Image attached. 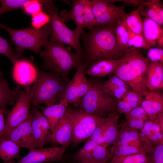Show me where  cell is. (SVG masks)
I'll use <instances>...</instances> for the list:
<instances>
[{
    "label": "cell",
    "mask_w": 163,
    "mask_h": 163,
    "mask_svg": "<svg viewBox=\"0 0 163 163\" xmlns=\"http://www.w3.org/2000/svg\"><path fill=\"white\" fill-rule=\"evenodd\" d=\"M88 29L87 32L83 31L81 35L84 48L82 64L85 70L97 60L121 58L113 27H93Z\"/></svg>",
    "instance_id": "6da1fadb"
},
{
    "label": "cell",
    "mask_w": 163,
    "mask_h": 163,
    "mask_svg": "<svg viewBox=\"0 0 163 163\" xmlns=\"http://www.w3.org/2000/svg\"><path fill=\"white\" fill-rule=\"evenodd\" d=\"M149 62L139 49H128L121 58L113 74L142 97L149 90L146 73Z\"/></svg>",
    "instance_id": "7a4b0ae2"
},
{
    "label": "cell",
    "mask_w": 163,
    "mask_h": 163,
    "mask_svg": "<svg viewBox=\"0 0 163 163\" xmlns=\"http://www.w3.org/2000/svg\"><path fill=\"white\" fill-rule=\"evenodd\" d=\"M43 46L39 54L43 61V69L68 82L70 72L82 63V59L61 43L48 40Z\"/></svg>",
    "instance_id": "3957f363"
},
{
    "label": "cell",
    "mask_w": 163,
    "mask_h": 163,
    "mask_svg": "<svg viewBox=\"0 0 163 163\" xmlns=\"http://www.w3.org/2000/svg\"><path fill=\"white\" fill-rule=\"evenodd\" d=\"M67 82L52 73L38 71L34 84L30 88V103L37 107L43 104L50 107L59 103L63 97Z\"/></svg>",
    "instance_id": "277c9868"
},
{
    "label": "cell",
    "mask_w": 163,
    "mask_h": 163,
    "mask_svg": "<svg viewBox=\"0 0 163 163\" xmlns=\"http://www.w3.org/2000/svg\"><path fill=\"white\" fill-rule=\"evenodd\" d=\"M43 10L49 15L50 21V41L68 45L75 50L82 59L83 51L80 41L81 34L69 29L61 19L59 10L52 1L42 0Z\"/></svg>",
    "instance_id": "5b68a950"
},
{
    "label": "cell",
    "mask_w": 163,
    "mask_h": 163,
    "mask_svg": "<svg viewBox=\"0 0 163 163\" xmlns=\"http://www.w3.org/2000/svg\"><path fill=\"white\" fill-rule=\"evenodd\" d=\"M0 28L9 34L15 46V54L19 58L25 49L39 53L41 47L48 40L50 35L49 24L40 29L31 26L22 29L15 30L5 26L0 22Z\"/></svg>",
    "instance_id": "8992f818"
},
{
    "label": "cell",
    "mask_w": 163,
    "mask_h": 163,
    "mask_svg": "<svg viewBox=\"0 0 163 163\" xmlns=\"http://www.w3.org/2000/svg\"><path fill=\"white\" fill-rule=\"evenodd\" d=\"M89 81L91 88L81 100L77 108L101 117L106 113L116 111L117 99L104 91L102 82L93 79Z\"/></svg>",
    "instance_id": "52a82bcc"
},
{
    "label": "cell",
    "mask_w": 163,
    "mask_h": 163,
    "mask_svg": "<svg viewBox=\"0 0 163 163\" xmlns=\"http://www.w3.org/2000/svg\"><path fill=\"white\" fill-rule=\"evenodd\" d=\"M68 108L73 127L71 144L75 147L90 137L101 117L87 113L78 108L74 109L69 106Z\"/></svg>",
    "instance_id": "ba28073f"
},
{
    "label": "cell",
    "mask_w": 163,
    "mask_h": 163,
    "mask_svg": "<svg viewBox=\"0 0 163 163\" xmlns=\"http://www.w3.org/2000/svg\"><path fill=\"white\" fill-rule=\"evenodd\" d=\"M76 69L72 78L67 83L63 97L60 102L67 105L70 104L77 107L82 99L91 88V84L85 77V68L82 63Z\"/></svg>",
    "instance_id": "9c48e42d"
},
{
    "label": "cell",
    "mask_w": 163,
    "mask_h": 163,
    "mask_svg": "<svg viewBox=\"0 0 163 163\" xmlns=\"http://www.w3.org/2000/svg\"><path fill=\"white\" fill-rule=\"evenodd\" d=\"M30 88V87H27L22 90L19 98L8 113L5 129L0 138L4 137L24 121L29 116L30 103L29 98Z\"/></svg>",
    "instance_id": "30bf717a"
},
{
    "label": "cell",
    "mask_w": 163,
    "mask_h": 163,
    "mask_svg": "<svg viewBox=\"0 0 163 163\" xmlns=\"http://www.w3.org/2000/svg\"><path fill=\"white\" fill-rule=\"evenodd\" d=\"M34 137V149L43 148L47 144L52 142L53 136L47 119L38 108L34 107L30 113Z\"/></svg>",
    "instance_id": "8fae6325"
},
{
    "label": "cell",
    "mask_w": 163,
    "mask_h": 163,
    "mask_svg": "<svg viewBox=\"0 0 163 163\" xmlns=\"http://www.w3.org/2000/svg\"><path fill=\"white\" fill-rule=\"evenodd\" d=\"M66 149L63 147L30 149L28 153L15 162L11 160L7 163H50L62 160Z\"/></svg>",
    "instance_id": "7c38bea8"
},
{
    "label": "cell",
    "mask_w": 163,
    "mask_h": 163,
    "mask_svg": "<svg viewBox=\"0 0 163 163\" xmlns=\"http://www.w3.org/2000/svg\"><path fill=\"white\" fill-rule=\"evenodd\" d=\"M0 138L10 140L21 148L33 149L34 140L30 113L24 121Z\"/></svg>",
    "instance_id": "4fadbf2b"
},
{
    "label": "cell",
    "mask_w": 163,
    "mask_h": 163,
    "mask_svg": "<svg viewBox=\"0 0 163 163\" xmlns=\"http://www.w3.org/2000/svg\"><path fill=\"white\" fill-rule=\"evenodd\" d=\"M125 7V5L118 6L108 2L100 16L95 19L94 27H113L118 21L123 20L126 15Z\"/></svg>",
    "instance_id": "5bb4252c"
},
{
    "label": "cell",
    "mask_w": 163,
    "mask_h": 163,
    "mask_svg": "<svg viewBox=\"0 0 163 163\" xmlns=\"http://www.w3.org/2000/svg\"><path fill=\"white\" fill-rule=\"evenodd\" d=\"M13 65V77L17 83L27 85L35 81L38 71L31 62L19 59Z\"/></svg>",
    "instance_id": "9a60e30c"
},
{
    "label": "cell",
    "mask_w": 163,
    "mask_h": 163,
    "mask_svg": "<svg viewBox=\"0 0 163 163\" xmlns=\"http://www.w3.org/2000/svg\"><path fill=\"white\" fill-rule=\"evenodd\" d=\"M73 133L72 122L68 107L65 114L59 123L53 136L52 142L58 143L66 149L72 142Z\"/></svg>",
    "instance_id": "2e32d148"
},
{
    "label": "cell",
    "mask_w": 163,
    "mask_h": 163,
    "mask_svg": "<svg viewBox=\"0 0 163 163\" xmlns=\"http://www.w3.org/2000/svg\"><path fill=\"white\" fill-rule=\"evenodd\" d=\"M141 107L146 112L149 120H153L156 115L163 112V97L155 91L148 90L144 95Z\"/></svg>",
    "instance_id": "e0dca14e"
},
{
    "label": "cell",
    "mask_w": 163,
    "mask_h": 163,
    "mask_svg": "<svg viewBox=\"0 0 163 163\" xmlns=\"http://www.w3.org/2000/svg\"><path fill=\"white\" fill-rule=\"evenodd\" d=\"M86 1H73L71 9L69 11L66 10L62 11L59 15L61 19L64 22L70 20L73 21L76 26L75 30L81 34L83 29L85 28L83 9Z\"/></svg>",
    "instance_id": "ac0fdd59"
},
{
    "label": "cell",
    "mask_w": 163,
    "mask_h": 163,
    "mask_svg": "<svg viewBox=\"0 0 163 163\" xmlns=\"http://www.w3.org/2000/svg\"><path fill=\"white\" fill-rule=\"evenodd\" d=\"M140 140L143 142L155 145L163 143V134L156 118L144 122L140 129Z\"/></svg>",
    "instance_id": "d6986e66"
},
{
    "label": "cell",
    "mask_w": 163,
    "mask_h": 163,
    "mask_svg": "<svg viewBox=\"0 0 163 163\" xmlns=\"http://www.w3.org/2000/svg\"><path fill=\"white\" fill-rule=\"evenodd\" d=\"M68 106L59 102L50 107H37L41 110L47 119L53 137L60 120L65 114Z\"/></svg>",
    "instance_id": "ffe728a7"
},
{
    "label": "cell",
    "mask_w": 163,
    "mask_h": 163,
    "mask_svg": "<svg viewBox=\"0 0 163 163\" xmlns=\"http://www.w3.org/2000/svg\"><path fill=\"white\" fill-rule=\"evenodd\" d=\"M147 88L155 91L163 88V63L149 61L146 73Z\"/></svg>",
    "instance_id": "44dd1931"
},
{
    "label": "cell",
    "mask_w": 163,
    "mask_h": 163,
    "mask_svg": "<svg viewBox=\"0 0 163 163\" xmlns=\"http://www.w3.org/2000/svg\"><path fill=\"white\" fill-rule=\"evenodd\" d=\"M142 34L146 45L149 48L156 47L158 40L163 37L162 27L148 18L142 19Z\"/></svg>",
    "instance_id": "7402d4cb"
},
{
    "label": "cell",
    "mask_w": 163,
    "mask_h": 163,
    "mask_svg": "<svg viewBox=\"0 0 163 163\" xmlns=\"http://www.w3.org/2000/svg\"><path fill=\"white\" fill-rule=\"evenodd\" d=\"M101 86L104 92L118 101L123 100L131 90L125 82L115 75L110 76L107 81L102 82Z\"/></svg>",
    "instance_id": "603a6c76"
},
{
    "label": "cell",
    "mask_w": 163,
    "mask_h": 163,
    "mask_svg": "<svg viewBox=\"0 0 163 163\" xmlns=\"http://www.w3.org/2000/svg\"><path fill=\"white\" fill-rule=\"evenodd\" d=\"M120 59H103L92 63L85 71V74L92 76L101 77L113 74Z\"/></svg>",
    "instance_id": "cb8c5ba5"
},
{
    "label": "cell",
    "mask_w": 163,
    "mask_h": 163,
    "mask_svg": "<svg viewBox=\"0 0 163 163\" xmlns=\"http://www.w3.org/2000/svg\"><path fill=\"white\" fill-rule=\"evenodd\" d=\"M22 90L19 86L11 89L2 72H0V107L6 109L8 105H14L19 98Z\"/></svg>",
    "instance_id": "d4e9b609"
},
{
    "label": "cell",
    "mask_w": 163,
    "mask_h": 163,
    "mask_svg": "<svg viewBox=\"0 0 163 163\" xmlns=\"http://www.w3.org/2000/svg\"><path fill=\"white\" fill-rule=\"evenodd\" d=\"M141 15L150 18L160 26L163 25V6L160 0L144 1L139 7Z\"/></svg>",
    "instance_id": "484cf974"
},
{
    "label": "cell",
    "mask_w": 163,
    "mask_h": 163,
    "mask_svg": "<svg viewBox=\"0 0 163 163\" xmlns=\"http://www.w3.org/2000/svg\"><path fill=\"white\" fill-rule=\"evenodd\" d=\"M110 153L113 155H125L138 153L146 154L144 148V142L140 140L113 145Z\"/></svg>",
    "instance_id": "4316f807"
},
{
    "label": "cell",
    "mask_w": 163,
    "mask_h": 163,
    "mask_svg": "<svg viewBox=\"0 0 163 163\" xmlns=\"http://www.w3.org/2000/svg\"><path fill=\"white\" fill-rule=\"evenodd\" d=\"M21 148L10 140L0 138V158L3 163H7L14 158L21 159Z\"/></svg>",
    "instance_id": "83f0119b"
},
{
    "label": "cell",
    "mask_w": 163,
    "mask_h": 163,
    "mask_svg": "<svg viewBox=\"0 0 163 163\" xmlns=\"http://www.w3.org/2000/svg\"><path fill=\"white\" fill-rule=\"evenodd\" d=\"M120 113L117 111L111 112L107 116L108 120L102 145L107 147L113 144L118 132V119Z\"/></svg>",
    "instance_id": "f1b7e54d"
},
{
    "label": "cell",
    "mask_w": 163,
    "mask_h": 163,
    "mask_svg": "<svg viewBox=\"0 0 163 163\" xmlns=\"http://www.w3.org/2000/svg\"><path fill=\"white\" fill-rule=\"evenodd\" d=\"M114 32L119 51L123 56L128 49V28L123 20L118 21L113 27Z\"/></svg>",
    "instance_id": "f546056e"
},
{
    "label": "cell",
    "mask_w": 163,
    "mask_h": 163,
    "mask_svg": "<svg viewBox=\"0 0 163 163\" xmlns=\"http://www.w3.org/2000/svg\"><path fill=\"white\" fill-rule=\"evenodd\" d=\"M107 148L98 145L86 155L81 163L85 162L89 163H106L112 157L110 152Z\"/></svg>",
    "instance_id": "4dcf8cb0"
},
{
    "label": "cell",
    "mask_w": 163,
    "mask_h": 163,
    "mask_svg": "<svg viewBox=\"0 0 163 163\" xmlns=\"http://www.w3.org/2000/svg\"><path fill=\"white\" fill-rule=\"evenodd\" d=\"M121 125V130L118 131L116 138L112 144L113 145L137 140L141 141L140 134L138 130L130 128L126 121L123 122Z\"/></svg>",
    "instance_id": "1f68e13d"
},
{
    "label": "cell",
    "mask_w": 163,
    "mask_h": 163,
    "mask_svg": "<svg viewBox=\"0 0 163 163\" xmlns=\"http://www.w3.org/2000/svg\"><path fill=\"white\" fill-rule=\"evenodd\" d=\"M123 20L128 28L131 31L135 34H142L143 22L139 7L127 14Z\"/></svg>",
    "instance_id": "d6a6232c"
},
{
    "label": "cell",
    "mask_w": 163,
    "mask_h": 163,
    "mask_svg": "<svg viewBox=\"0 0 163 163\" xmlns=\"http://www.w3.org/2000/svg\"><path fill=\"white\" fill-rule=\"evenodd\" d=\"M144 148L149 163H163V143L153 145L144 142Z\"/></svg>",
    "instance_id": "836d02e7"
},
{
    "label": "cell",
    "mask_w": 163,
    "mask_h": 163,
    "mask_svg": "<svg viewBox=\"0 0 163 163\" xmlns=\"http://www.w3.org/2000/svg\"><path fill=\"white\" fill-rule=\"evenodd\" d=\"M110 163H149L146 154L138 153L122 155H113Z\"/></svg>",
    "instance_id": "e575fe53"
},
{
    "label": "cell",
    "mask_w": 163,
    "mask_h": 163,
    "mask_svg": "<svg viewBox=\"0 0 163 163\" xmlns=\"http://www.w3.org/2000/svg\"><path fill=\"white\" fill-rule=\"evenodd\" d=\"M108 120L107 117H101L90 137L88 139L101 145L104 143V137Z\"/></svg>",
    "instance_id": "d590c367"
},
{
    "label": "cell",
    "mask_w": 163,
    "mask_h": 163,
    "mask_svg": "<svg viewBox=\"0 0 163 163\" xmlns=\"http://www.w3.org/2000/svg\"><path fill=\"white\" fill-rule=\"evenodd\" d=\"M30 0H0V16L13 10L24 8Z\"/></svg>",
    "instance_id": "8d00e7d4"
},
{
    "label": "cell",
    "mask_w": 163,
    "mask_h": 163,
    "mask_svg": "<svg viewBox=\"0 0 163 163\" xmlns=\"http://www.w3.org/2000/svg\"><path fill=\"white\" fill-rule=\"evenodd\" d=\"M99 144L89 140L77 152L71 157L72 161L75 163H81L84 157Z\"/></svg>",
    "instance_id": "74e56055"
},
{
    "label": "cell",
    "mask_w": 163,
    "mask_h": 163,
    "mask_svg": "<svg viewBox=\"0 0 163 163\" xmlns=\"http://www.w3.org/2000/svg\"><path fill=\"white\" fill-rule=\"evenodd\" d=\"M0 54L8 58L13 64L19 59L14 52L9 42L0 35Z\"/></svg>",
    "instance_id": "f35d334b"
},
{
    "label": "cell",
    "mask_w": 163,
    "mask_h": 163,
    "mask_svg": "<svg viewBox=\"0 0 163 163\" xmlns=\"http://www.w3.org/2000/svg\"><path fill=\"white\" fill-rule=\"evenodd\" d=\"M31 16V26L37 29H40L48 24L50 21L49 15L43 11L37 13Z\"/></svg>",
    "instance_id": "ab89813d"
},
{
    "label": "cell",
    "mask_w": 163,
    "mask_h": 163,
    "mask_svg": "<svg viewBox=\"0 0 163 163\" xmlns=\"http://www.w3.org/2000/svg\"><path fill=\"white\" fill-rule=\"evenodd\" d=\"M83 14L85 27L88 29L94 27L95 20L92 11L90 1L87 0L83 7Z\"/></svg>",
    "instance_id": "60d3db41"
},
{
    "label": "cell",
    "mask_w": 163,
    "mask_h": 163,
    "mask_svg": "<svg viewBox=\"0 0 163 163\" xmlns=\"http://www.w3.org/2000/svg\"><path fill=\"white\" fill-rule=\"evenodd\" d=\"M23 8L26 14L32 16L37 13L43 11L42 0H30Z\"/></svg>",
    "instance_id": "b9f144b4"
},
{
    "label": "cell",
    "mask_w": 163,
    "mask_h": 163,
    "mask_svg": "<svg viewBox=\"0 0 163 163\" xmlns=\"http://www.w3.org/2000/svg\"><path fill=\"white\" fill-rule=\"evenodd\" d=\"M142 97L136 92L131 90L122 100L128 103L133 109L139 106L142 101Z\"/></svg>",
    "instance_id": "7bdbcfd3"
},
{
    "label": "cell",
    "mask_w": 163,
    "mask_h": 163,
    "mask_svg": "<svg viewBox=\"0 0 163 163\" xmlns=\"http://www.w3.org/2000/svg\"><path fill=\"white\" fill-rule=\"evenodd\" d=\"M148 58L150 61L163 63V49L158 48H149L147 53Z\"/></svg>",
    "instance_id": "ee69618b"
},
{
    "label": "cell",
    "mask_w": 163,
    "mask_h": 163,
    "mask_svg": "<svg viewBox=\"0 0 163 163\" xmlns=\"http://www.w3.org/2000/svg\"><path fill=\"white\" fill-rule=\"evenodd\" d=\"M125 117L147 120L149 118L144 109L138 106L133 109L129 112L125 114Z\"/></svg>",
    "instance_id": "f6af8a7d"
},
{
    "label": "cell",
    "mask_w": 163,
    "mask_h": 163,
    "mask_svg": "<svg viewBox=\"0 0 163 163\" xmlns=\"http://www.w3.org/2000/svg\"><path fill=\"white\" fill-rule=\"evenodd\" d=\"M126 122L131 128L138 130L143 127L145 121L140 119L125 117Z\"/></svg>",
    "instance_id": "bcb514c9"
},
{
    "label": "cell",
    "mask_w": 163,
    "mask_h": 163,
    "mask_svg": "<svg viewBox=\"0 0 163 163\" xmlns=\"http://www.w3.org/2000/svg\"><path fill=\"white\" fill-rule=\"evenodd\" d=\"M149 49V48L146 45L142 34H135L133 40V48Z\"/></svg>",
    "instance_id": "7dc6e473"
},
{
    "label": "cell",
    "mask_w": 163,
    "mask_h": 163,
    "mask_svg": "<svg viewBox=\"0 0 163 163\" xmlns=\"http://www.w3.org/2000/svg\"><path fill=\"white\" fill-rule=\"evenodd\" d=\"M133 109L128 103L123 100L118 101L116 106V111L119 113L126 114L129 112Z\"/></svg>",
    "instance_id": "c3c4849f"
},
{
    "label": "cell",
    "mask_w": 163,
    "mask_h": 163,
    "mask_svg": "<svg viewBox=\"0 0 163 163\" xmlns=\"http://www.w3.org/2000/svg\"><path fill=\"white\" fill-rule=\"evenodd\" d=\"M108 2L113 3L117 2H123L127 5H129L135 7H139L144 1L141 0H107Z\"/></svg>",
    "instance_id": "681fc988"
},
{
    "label": "cell",
    "mask_w": 163,
    "mask_h": 163,
    "mask_svg": "<svg viewBox=\"0 0 163 163\" xmlns=\"http://www.w3.org/2000/svg\"><path fill=\"white\" fill-rule=\"evenodd\" d=\"M6 113V109L0 107V136L2 134L5 128L4 114Z\"/></svg>",
    "instance_id": "f907efd6"
},
{
    "label": "cell",
    "mask_w": 163,
    "mask_h": 163,
    "mask_svg": "<svg viewBox=\"0 0 163 163\" xmlns=\"http://www.w3.org/2000/svg\"><path fill=\"white\" fill-rule=\"evenodd\" d=\"M156 118L160 126L162 133H163V112L157 114Z\"/></svg>",
    "instance_id": "816d5d0a"
},
{
    "label": "cell",
    "mask_w": 163,
    "mask_h": 163,
    "mask_svg": "<svg viewBox=\"0 0 163 163\" xmlns=\"http://www.w3.org/2000/svg\"><path fill=\"white\" fill-rule=\"evenodd\" d=\"M60 163H75L72 162V161L66 162L65 161H62Z\"/></svg>",
    "instance_id": "f5cc1de1"
},
{
    "label": "cell",
    "mask_w": 163,
    "mask_h": 163,
    "mask_svg": "<svg viewBox=\"0 0 163 163\" xmlns=\"http://www.w3.org/2000/svg\"><path fill=\"white\" fill-rule=\"evenodd\" d=\"M81 163H89L85 162H82Z\"/></svg>",
    "instance_id": "db71d44e"
},
{
    "label": "cell",
    "mask_w": 163,
    "mask_h": 163,
    "mask_svg": "<svg viewBox=\"0 0 163 163\" xmlns=\"http://www.w3.org/2000/svg\"><path fill=\"white\" fill-rule=\"evenodd\" d=\"M1 71V70H0V72Z\"/></svg>",
    "instance_id": "11a10c76"
},
{
    "label": "cell",
    "mask_w": 163,
    "mask_h": 163,
    "mask_svg": "<svg viewBox=\"0 0 163 163\" xmlns=\"http://www.w3.org/2000/svg\"></svg>",
    "instance_id": "9f6ffc18"
}]
</instances>
